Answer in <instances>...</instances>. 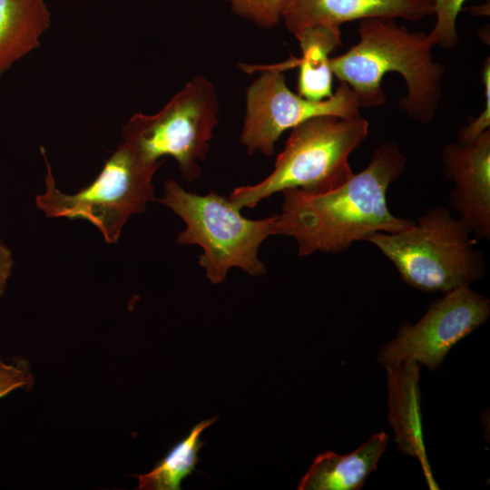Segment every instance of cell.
<instances>
[{"mask_svg":"<svg viewBox=\"0 0 490 490\" xmlns=\"http://www.w3.org/2000/svg\"><path fill=\"white\" fill-rule=\"evenodd\" d=\"M419 367L416 361L386 368L388 388V419L397 448L417 458L431 489L436 484L426 459L422 432Z\"/></svg>","mask_w":490,"mask_h":490,"instance_id":"12","label":"cell"},{"mask_svg":"<svg viewBox=\"0 0 490 490\" xmlns=\"http://www.w3.org/2000/svg\"><path fill=\"white\" fill-rule=\"evenodd\" d=\"M368 131V121L360 113L349 118H310L291 129L267 178L236 188L229 199L240 210L253 208L285 190L299 189L310 194L334 190L354 175L348 159L367 139Z\"/></svg>","mask_w":490,"mask_h":490,"instance_id":"3","label":"cell"},{"mask_svg":"<svg viewBox=\"0 0 490 490\" xmlns=\"http://www.w3.org/2000/svg\"><path fill=\"white\" fill-rule=\"evenodd\" d=\"M434 15V0H281L280 19L294 36L317 25L382 17L417 22Z\"/></svg>","mask_w":490,"mask_h":490,"instance_id":"11","label":"cell"},{"mask_svg":"<svg viewBox=\"0 0 490 490\" xmlns=\"http://www.w3.org/2000/svg\"><path fill=\"white\" fill-rule=\"evenodd\" d=\"M157 201L185 222L186 228L176 241L202 249L199 263L211 282H223L231 268H240L250 276L266 272L258 250L264 240L275 235L276 215L258 220L246 219L230 199L212 191L206 195L189 192L172 179L164 182L163 196Z\"/></svg>","mask_w":490,"mask_h":490,"instance_id":"5","label":"cell"},{"mask_svg":"<svg viewBox=\"0 0 490 490\" xmlns=\"http://www.w3.org/2000/svg\"><path fill=\"white\" fill-rule=\"evenodd\" d=\"M466 0H434L436 23L427 34L435 45L451 49L458 43L456 20Z\"/></svg>","mask_w":490,"mask_h":490,"instance_id":"17","label":"cell"},{"mask_svg":"<svg viewBox=\"0 0 490 490\" xmlns=\"http://www.w3.org/2000/svg\"><path fill=\"white\" fill-rule=\"evenodd\" d=\"M13 267L10 250L0 241V298L3 296Z\"/></svg>","mask_w":490,"mask_h":490,"instance_id":"21","label":"cell"},{"mask_svg":"<svg viewBox=\"0 0 490 490\" xmlns=\"http://www.w3.org/2000/svg\"><path fill=\"white\" fill-rule=\"evenodd\" d=\"M301 49L300 57L272 64L284 71L299 67L298 94L311 101L328 99L334 93L330 54L342 44L340 27L317 25L304 29L296 36Z\"/></svg>","mask_w":490,"mask_h":490,"instance_id":"14","label":"cell"},{"mask_svg":"<svg viewBox=\"0 0 490 490\" xmlns=\"http://www.w3.org/2000/svg\"><path fill=\"white\" fill-rule=\"evenodd\" d=\"M469 227L442 206L428 208L408 229L367 239L395 266L400 279L426 292L447 293L481 281L484 256Z\"/></svg>","mask_w":490,"mask_h":490,"instance_id":"4","label":"cell"},{"mask_svg":"<svg viewBox=\"0 0 490 490\" xmlns=\"http://www.w3.org/2000/svg\"><path fill=\"white\" fill-rule=\"evenodd\" d=\"M40 152L46 176L45 191L35 200L37 208L48 218L86 220L110 244L117 242L127 220L143 211L147 202L154 200L152 177L164 162H147L122 142L90 185L74 194H66L56 187L44 148L40 147Z\"/></svg>","mask_w":490,"mask_h":490,"instance_id":"6","label":"cell"},{"mask_svg":"<svg viewBox=\"0 0 490 490\" xmlns=\"http://www.w3.org/2000/svg\"><path fill=\"white\" fill-rule=\"evenodd\" d=\"M33 385L34 377L24 360L6 362L0 356V399L16 389Z\"/></svg>","mask_w":490,"mask_h":490,"instance_id":"20","label":"cell"},{"mask_svg":"<svg viewBox=\"0 0 490 490\" xmlns=\"http://www.w3.org/2000/svg\"><path fill=\"white\" fill-rule=\"evenodd\" d=\"M261 74L246 93V113L241 142L249 153L260 152L270 156L280 135L305 121L323 115L353 117L359 106L353 90L340 83L333 95L322 101H311L293 93L286 84L283 71L265 66H248Z\"/></svg>","mask_w":490,"mask_h":490,"instance_id":"8","label":"cell"},{"mask_svg":"<svg viewBox=\"0 0 490 490\" xmlns=\"http://www.w3.org/2000/svg\"><path fill=\"white\" fill-rule=\"evenodd\" d=\"M357 33L358 43L330 57L329 65L333 75L353 90L359 108L385 103L382 80L394 72L402 76L407 88L398 107L414 122H431L440 105L446 68L434 60L435 44L428 34L382 17L360 20Z\"/></svg>","mask_w":490,"mask_h":490,"instance_id":"2","label":"cell"},{"mask_svg":"<svg viewBox=\"0 0 490 490\" xmlns=\"http://www.w3.org/2000/svg\"><path fill=\"white\" fill-rule=\"evenodd\" d=\"M238 15L261 28H271L280 20L281 0H226Z\"/></svg>","mask_w":490,"mask_h":490,"instance_id":"18","label":"cell"},{"mask_svg":"<svg viewBox=\"0 0 490 490\" xmlns=\"http://www.w3.org/2000/svg\"><path fill=\"white\" fill-rule=\"evenodd\" d=\"M489 316V299L468 286L453 289L434 300L416 323L400 326L395 338L380 349L377 362L386 368L416 361L436 370L453 346Z\"/></svg>","mask_w":490,"mask_h":490,"instance_id":"9","label":"cell"},{"mask_svg":"<svg viewBox=\"0 0 490 490\" xmlns=\"http://www.w3.org/2000/svg\"><path fill=\"white\" fill-rule=\"evenodd\" d=\"M218 416L196 424L190 433L170 448L153 468L144 474L136 475L139 490H180L181 482L196 467L199 451L206 443L201 440L203 431L211 426Z\"/></svg>","mask_w":490,"mask_h":490,"instance_id":"16","label":"cell"},{"mask_svg":"<svg viewBox=\"0 0 490 490\" xmlns=\"http://www.w3.org/2000/svg\"><path fill=\"white\" fill-rule=\"evenodd\" d=\"M50 25L45 0H0V79L16 61L40 46Z\"/></svg>","mask_w":490,"mask_h":490,"instance_id":"15","label":"cell"},{"mask_svg":"<svg viewBox=\"0 0 490 490\" xmlns=\"http://www.w3.org/2000/svg\"><path fill=\"white\" fill-rule=\"evenodd\" d=\"M441 160L443 174L454 184L452 210L477 238L489 240L490 129L466 143H446Z\"/></svg>","mask_w":490,"mask_h":490,"instance_id":"10","label":"cell"},{"mask_svg":"<svg viewBox=\"0 0 490 490\" xmlns=\"http://www.w3.org/2000/svg\"><path fill=\"white\" fill-rule=\"evenodd\" d=\"M481 79L484 85L485 107L476 117L469 121L457 132L456 142L466 143L482 132L490 129V59L486 57L481 67Z\"/></svg>","mask_w":490,"mask_h":490,"instance_id":"19","label":"cell"},{"mask_svg":"<svg viewBox=\"0 0 490 490\" xmlns=\"http://www.w3.org/2000/svg\"><path fill=\"white\" fill-rule=\"evenodd\" d=\"M407 156L388 141L377 146L367 167L341 186L310 194L299 189L282 191L275 235L293 238L299 256L317 251L339 253L376 232L396 233L415 221L394 215L387 206L389 186L405 172Z\"/></svg>","mask_w":490,"mask_h":490,"instance_id":"1","label":"cell"},{"mask_svg":"<svg viewBox=\"0 0 490 490\" xmlns=\"http://www.w3.org/2000/svg\"><path fill=\"white\" fill-rule=\"evenodd\" d=\"M215 86L203 76L185 84L158 113H134L122 129L123 142L150 163L171 156L188 181L200 178L218 122Z\"/></svg>","mask_w":490,"mask_h":490,"instance_id":"7","label":"cell"},{"mask_svg":"<svg viewBox=\"0 0 490 490\" xmlns=\"http://www.w3.org/2000/svg\"><path fill=\"white\" fill-rule=\"evenodd\" d=\"M388 442L385 432L373 435L353 452L338 455L332 451L317 456L300 479L299 490H358L377 469Z\"/></svg>","mask_w":490,"mask_h":490,"instance_id":"13","label":"cell"}]
</instances>
